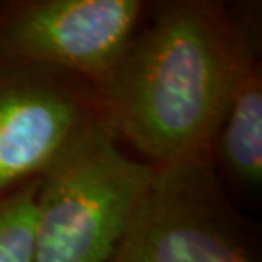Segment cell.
I'll return each instance as SVG.
<instances>
[{
	"label": "cell",
	"mask_w": 262,
	"mask_h": 262,
	"mask_svg": "<svg viewBox=\"0 0 262 262\" xmlns=\"http://www.w3.org/2000/svg\"><path fill=\"white\" fill-rule=\"evenodd\" d=\"M101 116L65 73L0 63V198L43 176Z\"/></svg>",
	"instance_id": "5"
},
{
	"label": "cell",
	"mask_w": 262,
	"mask_h": 262,
	"mask_svg": "<svg viewBox=\"0 0 262 262\" xmlns=\"http://www.w3.org/2000/svg\"><path fill=\"white\" fill-rule=\"evenodd\" d=\"M141 0L0 4V63L82 77L97 87L143 17Z\"/></svg>",
	"instance_id": "4"
},
{
	"label": "cell",
	"mask_w": 262,
	"mask_h": 262,
	"mask_svg": "<svg viewBox=\"0 0 262 262\" xmlns=\"http://www.w3.org/2000/svg\"><path fill=\"white\" fill-rule=\"evenodd\" d=\"M157 165L129 155L104 116L39 177L34 262H109Z\"/></svg>",
	"instance_id": "2"
},
{
	"label": "cell",
	"mask_w": 262,
	"mask_h": 262,
	"mask_svg": "<svg viewBox=\"0 0 262 262\" xmlns=\"http://www.w3.org/2000/svg\"><path fill=\"white\" fill-rule=\"evenodd\" d=\"M39 177L0 198V262H34Z\"/></svg>",
	"instance_id": "7"
},
{
	"label": "cell",
	"mask_w": 262,
	"mask_h": 262,
	"mask_svg": "<svg viewBox=\"0 0 262 262\" xmlns=\"http://www.w3.org/2000/svg\"><path fill=\"white\" fill-rule=\"evenodd\" d=\"M225 170L240 186L262 182V75L254 61L240 78L218 131Z\"/></svg>",
	"instance_id": "6"
},
{
	"label": "cell",
	"mask_w": 262,
	"mask_h": 262,
	"mask_svg": "<svg viewBox=\"0 0 262 262\" xmlns=\"http://www.w3.org/2000/svg\"><path fill=\"white\" fill-rule=\"evenodd\" d=\"M109 262H259L211 154L157 165L133 222Z\"/></svg>",
	"instance_id": "3"
},
{
	"label": "cell",
	"mask_w": 262,
	"mask_h": 262,
	"mask_svg": "<svg viewBox=\"0 0 262 262\" xmlns=\"http://www.w3.org/2000/svg\"><path fill=\"white\" fill-rule=\"evenodd\" d=\"M257 41L255 20L222 2L157 4L94 87L102 116L154 165L211 154Z\"/></svg>",
	"instance_id": "1"
}]
</instances>
